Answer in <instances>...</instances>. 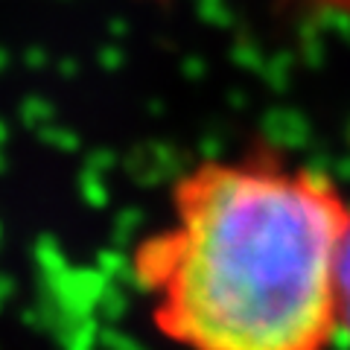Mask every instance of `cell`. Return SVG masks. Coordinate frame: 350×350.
Wrapping results in <instances>:
<instances>
[{"label":"cell","instance_id":"obj_2","mask_svg":"<svg viewBox=\"0 0 350 350\" xmlns=\"http://www.w3.org/2000/svg\"><path fill=\"white\" fill-rule=\"evenodd\" d=\"M342 336L350 338V245H347L345 269H342Z\"/></svg>","mask_w":350,"mask_h":350},{"label":"cell","instance_id":"obj_1","mask_svg":"<svg viewBox=\"0 0 350 350\" xmlns=\"http://www.w3.org/2000/svg\"><path fill=\"white\" fill-rule=\"evenodd\" d=\"M350 199L275 146L196 161L129 254L155 333L178 350H333Z\"/></svg>","mask_w":350,"mask_h":350}]
</instances>
